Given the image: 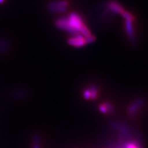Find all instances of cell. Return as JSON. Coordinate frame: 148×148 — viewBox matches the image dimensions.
<instances>
[{
	"mask_svg": "<svg viewBox=\"0 0 148 148\" xmlns=\"http://www.w3.org/2000/svg\"><path fill=\"white\" fill-rule=\"evenodd\" d=\"M143 104V101L141 100H138L135 101L132 106H130V108L128 109V112L130 114L133 115V114H135L138 109L140 108V106Z\"/></svg>",
	"mask_w": 148,
	"mask_h": 148,
	"instance_id": "5b68a950",
	"label": "cell"
},
{
	"mask_svg": "<svg viewBox=\"0 0 148 148\" xmlns=\"http://www.w3.org/2000/svg\"><path fill=\"white\" fill-rule=\"evenodd\" d=\"M134 19H125V29L126 32L128 35V37L132 41H135V34H134L133 29V22Z\"/></svg>",
	"mask_w": 148,
	"mask_h": 148,
	"instance_id": "3957f363",
	"label": "cell"
},
{
	"mask_svg": "<svg viewBox=\"0 0 148 148\" xmlns=\"http://www.w3.org/2000/svg\"><path fill=\"white\" fill-rule=\"evenodd\" d=\"M99 109L103 114H108L109 112H112L113 111L112 106L108 103L100 104L99 106Z\"/></svg>",
	"mask_w": 148,
	"mask_h": 148,
	"instance_id": "277c9868",
	"label": "cell"
},
{
	"mask_svg": "<svg viewBox=\"0 0 148 148\" xmlns=\"http://www.w3.org/2000/svg\"><path fill=\"white\" fill-rule=\"evenodd\" d=\"M68 6V3L65 1H60L50 3L49 5V10L54 12H62L66 11Z\"/></svg>",
	"mask_w": 148,
	"mask_h": 148,
	"instance_id": "7a4b0ae2",
	"label": "cell"
},
{
	"mask_svg": "<svg viewBox=\"0 0 148 148\" xmlns=\"http://www.w3.org/2000/svg\"><path fill=\"white\" fill-rule=\"evenodd\" d=\"M138 147H140L138 146L137 143H135V142H129L125 145V148H138Z\"/></svg>",
	"mask_w": 148,
	"mask_h": 148,
	"instance_id": "52a82bcc",
	"label": "cell"
},
{
	"mask_svg": "<svg viewBox=\"0 0 148 148\" xmlns=\"http://www.w3.org/2000/svg\"><path fill=\"white\" fill-rule=\"evenodd\" d=\"M40 139L38 136L35 135L34 138V144L32 148H41V146L40 145Z\"/></svg>",
	"mask_w": 148,
	"mask_h": 148,
	"instance_id": "8992f818",
	"label": "cell"
},
{
	"mask_svg": "<svg viewBox=\"0 0 148 148\" xmlns=\"http://www.w3.org/2000/svg\"><path fill=\"white\" fill-rule=\"evenodd\" d=\"M68 43L70 45L77 48L82 47L87 44L85 37L80 34L73 35L71 38L69 39Z\"/></svg>",
	"mask_w": 148,
	"mask_h": 148,
	"instance_id": "6da1fadb",
	"label": "cell"
},
{
	"mask_svg": "<svg viewBox=\"0 0 148 148\" xmlns=\"http://www.w3.org/2000/svg\"><path fill=\"white\" fill-rule=\"evenodd\" d=\"M4 0H0V4L4 3Z\"/></svg>",
	"mask_w": 148,
	"mask_h": 148,
	"instance_id": "ba28073f",
	"label": "cell"
}]
</instances>
